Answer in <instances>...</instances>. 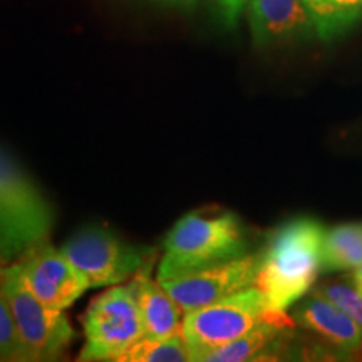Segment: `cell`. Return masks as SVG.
I'll return each instance as SVG.
<instances>
[{"instance_id":"cell-1","label":"cell","mask_w":362,"mask_h":362,"mask_svg":"<svg viewBox=\"0 0 362 362\" xmlns=\"http://www.w3.org/2000/svg\"><path fill=\"white\" fill-rule=\"evenodd\" d=\"M324 233L320 221L300 216L272 235L253 284L270 309L285 312L310 291L322 270Z\"/></svg>"},{"instance_id":"cell-2","label":"cell","mask_w":362,"mask_h":362,"mask_svg":"<svg viewBox=\"0 0 362 362\" xmlns=\"http://www.w3.org/2000/svg\"><path fill=\"white\" fill-rule=\"evenodd\" d=\"M247 235L230 211H189L165 238L158 279H168L245 255Z\"/></svg>"},{"instance_id":"cell-3","label":"cell","mask_w":362,"mask_h":362,"mask_svg":"<svg viewBox=\"0 0 362 362\" xmlns=\"http://www.w3.org/2000/svg\"><path fill=\"white\" fill-rule=\"evenodd\" d=\"M52 208L29 175L0 148V264L19 260L47 240Z\"/></svg>"},{"instance_id":"cell-4","label":"cell","mask_w":362,"mask_h":362,"mask_svg":"<svg viewBox=\"0 0 362 362\" xmlns=\"http://www.w3.org/2000/svg\"><path fill=\"white\" fill-rule=\"evenodd\" d=\"M0 287L7 298L25 362L56 361L74 337L64 312L54 310L27 288L16 264L0 269Z\"/></svg>"},{"instance_id":"cell-5","label":"cell","mask_w":362,"mask_h":362,"mask_svg":"<svg viewBox=\"0 0 362 362\" xmlns=\"http://www.w3.org/2000/svg\"><path fill=\"white\" fill-rule=\"evenodd\" d=\"M259 288L245 291L202 309L187 312L183 336L192 361L203 362L211 351L235 341L274 314Z\"/></svg>"},{"instance_id":"cell-6","label":"cell","mask_w":362,"mask_h":362,"mask_svg":"<svg viewBox=\"0 0 362 362\" xmlns=\"http://www.w3.org/2000/svg\"><path fill=\"white\" fill-rule=\"evenodd\" d=\"M86 344L81 361H112L144 336V324L128 285H112L83 317Z\"/></svg>"},{"instance_id":"cell-7","label":"cell","mask_w":362,"mask_h":362,"mask_svg":"<svg viewBox=\"0 0 362 362\" xmlns=\"http://www.w3.org/2000/svg\"><path fill=\"white\" fill-rule=\"evenodd\" d=\"M89 288L112 287L151 262L149 250L126 243L104 226H86L61 247Z\"/></svg>"},{"instance_id":"cell-8","label":"cell","mask_w":362,"mask_h":362,"mask_svg":"<svg viewBox=\"0 0 362 362\" xmlns=\"http://www.w3.org/2000/svg\"><path fill=\"white\" fill-rule=\"evenodd\" d=\"M259 255H240L168 279H158L185 312H192L253 287Z\"/></svg>"},{"instance_id":"cell-9","label":"cell","mask_w":362,"mask_h":362,"mask_svg":"<svg viewBox=\"0 0 362 362\" xmlns=\"http://www.w3.org/2000/svg\"><path fill=\"white\" fill-rule=\"evenodd\" d=\"M13 264L27 288L54 310L64 312L89 288L83 274L71 264L64 252L54 248L47 240L27 250Z\"/></svg>"},{"instance_id":"cell-10","label":"cell","mask_w":362,"mask_h":362,"mask_svg":"<svg viewBox=\"0 0 362 362\" xmlns=\"http://www.w3.org/2000/svg\"><path fill=\"white\" fill-rule=\"evenodd\" d=\"M252 35L259 45L307 39L315 24L304 0H248Z\"/></svg>"},{"instance_id":"cell-11","label":"cell","mask_w":362,"mask_h":362,"mask_svg":"<svg viewBox=\"0 0 362 362\" xmlns=\"http://www.w3.org/2000/svg\"><path fill=\"white\" fill-rule=\"evenodd\" d=\"M149 262L141 270L136 272L128 288L133 293L136 305L144 324V336L168 337L183 334V324L187 312L170 296L160 280L151 277Z\"/></svg>"},{"instance_id":"cell-12","label":"cell","mask_w":362,"mask_h":362,"mask_svg":"<svg viewBox=\"0 0 362 362\" xmlns=\"http://www.w3.org/2000/svg\"><path fill=\"white\" fill-rule=\"evenodd\" d=\"M296 324L315 334L337 354H362V330L349 315L322 297H312L297 307Z\"/></svg>"},{"instance_id":"cell-13","label":"cell","mask_w":362,"mask_h":362,"mask_svg":"<svg viewBox=\"0 0 362 362\" xmlns=\"http://www.w3.org/2000/svg\"><path fill=\"white\" fill-rule=\"evenodd\" d=\"M296 327V319L285 312H274L269 319L235 341L211 351L203 362H243L279 359L284 352L285 336Z\"/></svg>"},{"instance_id":"cell-14","label":"cell","mask_w":362,"mask_h":362,"mask_svg":"<svg viewBox=\"0 0 362 362\" xmlns=\"http://www.w3.org/2000/svg\"><path fill=\"white\" fill-rule=\"evenodd\" d=\"M362 265V221L342 223L325 230L322 270L342 272Z\"/></svg>"},{"instance_id":"cell-15","label":"cell","mask_w":362,"mask_h":362,"mask_svg":"<svg viewBox=\"0 0 362 362\" xmlns=\"http://www.w3.org/2000/svg\"><path fill=\"white\" fill-rule=\"evenodd\" d=\"M192 361L183 334L168 337L143 336L128 347L117 362H188Z\"/></svg>"},{"instance_id":"cell-16","label":"cell","mask_w":362,"mask_h":362,"mask_svg":"<svg viewBox=\"0 0 362 362\" xmlns=\"http://www.w3.org/2000/svg\"><path fill=\"white\" fill-rule=\"evenodd\" d=\"M315 297H322L330 304L339 307L344 314L351 317L362 330V293L354 285L347 284H325L315 288Z\"/></svg>"},{"instance_id":"cell-17","label":"cell","mask_w":362,"mask_h":362,"mask_svg":"<svg viewBox=\"0 0 362 362\" xmlns=\"http://www.w3.org/2000/svg\"><path fill=\"white\" fill-rule=\"evenodd\" d=\"M0 362H25L2 287H0Z\"/></svg>"},{"instance_id":"cell-18","label":"cell","mask_w":362,"mask_h":362,"mask_svg":"<svg viewBox=\"0 0 362 362\" xmlns=\"http://www.w3.org/2000/svg\"><path fill=\"white\" fill-rule=\"evenodd\" d=\"M218 4L223 21L228 25H235L242 16L243 8L248 4V0H215Z\"/></svg>"},{"instance_id":"cell-19","label":"cell","mask_w":362,"mask_h":362,"mask_svg":"<svg viewBox=\"0 0 362 362\" xmlns=\"http://www.w3.org/2000/svg\"><path fill=\"white\" fill-rule=\"evenodd\" d=\"M352 285L357 288L362 293V265L357 267V269H354V272H352Z\"/></svg>"},{"instance_id":"cell-20","label":"cell","mask_w":362,"mask_h":362,"mask_svg":"<svg viewBox=\"0 0 362 362\" xmlns=\"http://www.w3.org/2000/svg\"><path fill=\"white\" fill-rule=\"evenodd\" d=\"M337 6L347 8H362V0H334Z\"/></svg>"},{"instance_id":"cell-21","label":"cell","mask_w":362,"mask_h":362,"mask_svg":"<svg viewBox=\"0 0 362 362\" xmlns=\"http://www.w3.org/2000/svg\"><path fill=\"white\" fill-rule=\"evenodd\" d=\"M170 2H189V0H170Z\"/></svg>"},{"instance_id":"cell-22","label":"cell","mask_w":362,"mask_h":362,"mask_svg":"<svg viewBox=\"0 0 362 362\" xmlns=\"http://www.w3.org/2000/svg\"><path fill=\"white\" fill-rule=\"evenodd\" d=\"M2 267H4V265H2V264H0V269H2Z\"/></svg>"}]
</instances>
